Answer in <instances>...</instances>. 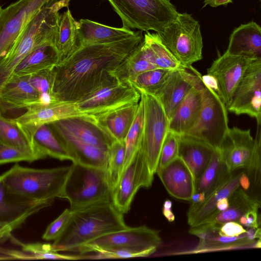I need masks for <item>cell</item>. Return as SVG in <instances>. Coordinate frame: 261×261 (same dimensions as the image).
<instances>
[{"mask_svg": "<svg viewBox=\"0 0 261 261\" xmlns=\"http://www.w3.org/2000/svg\"><path fill=\"white\" fill-rule=\"evenodd\" d=\"M138 30L123 39L80 46L55 67L54 93L59 101L76 102L100 87L117 81L110 72L143 41Z\"/></svg>", "mask_w": 261, "mask_h": 261, "instance_id": "1", "label": "cell"}, {"mask_svg": "<svg viewBox=\"0 0 261 261\" xmlns=\"http://www.w3.org/2000/svg\"><path fill=\"white\" fill-rule=\"evenodd\" d=\"M72 212L65 230L52 244L55 251L76 252L99 237L128 227L123 214L113 201L93 204Z\"/></svg>", "mask_w": 261, "mask_h": 261, "instance_id": "2", "label": "cell"}, {"mask_svg": "<svg viewBox=\"0 0 261 261\" xmlns=\"http://www.w3.org/2000/svg\"><path fill=\"white\" fill-rule=\"evenodd\" d=\"M69 0H58L46 7L27 25L0 61V85L11 76L18 64L35 50L56 44L60 10L68 8Z\"/></svg>", "mask_w": 261, "mask_h": 261, "instance_id": "3", "label": "cell"}, {"mask_svg": "<svg viewBox=\"0 0 261 261\" xmlns=\"http://www.w3.org/2000/svg\"><path fill=\"white\" fill-rule=\"evenodd\" d=\"M71 165L48 169L24 167L18 164L2 174L0 182L7 192L32 201L59 198Z\"/></svg>", "mask_w": 261, "mask_h": 261, "instance_id": "4", "label": "cell"}, {"mask_svg": "<svg viewBox=\"0 0 261 261\" xmlns=\"http://www.w3.org/2000/svg\"><path fill=\"white\" fill-rule=\"evenodd\" d=\"M112 195L106 169L72 163L59 198L68 200L69 208L74 211L93 204L113 201Z\"/></svg>", "mask_w": 261, "mask_h": 261, "instance_id": "5", "label": "cell"}, {"mask_svg": "<svg viewBox=\"0 0 261 261\" xmlns=\"http://www.w3.org/2000/svg\"><path fill=\"white\" fill-rule=\"evenodd\" d=\"M121 19L123 27L155 32L178 14L171 0H107Z\"/></svg>", "mask_w": 261, "mask_h": 261, "instance_id": "6", "label": "cell"}, {"mask_svg": "<svg viewBox=\"0 0 261 261\" xmlns=\"http://www.w3.org/2000/svg\"><path fill=\"white\" fill-rule=\"evenodd\" d=\"M156 33L181 66L190 67L202 59L200 26L191 14L179 13L174 20Z\"/></svg>", "mask_w": 261, "mask_h": 261, "instance_id": "7", "label": "cell"}, {"mask_svg": "<svg viewBox=\"0 0 261 261\" xmlns=\"http://www.w3.org/2000/svg\"><path fill=\"white\" fill-rule=\"evenodd\" d=\"M138 91L144 104L143 132L140 149L151 174L154 175L169 131V119L156 96L143 90Z\"/></svg>", "mask_w": 261, "mask_h": 261, "instance_id": "8", "label": "cell"}, {"mask_svg": "<svg viewBox=\"0 0 261 261\" xmlns=\"http://www.w3.org/2000/svg\"><path fill=\"white\" fill-rule=\"evenodd\" d=\"M202 107L194 125L185 134L200 139L214 149H219L228 129L227 107L218 94L205 86H200Z\"/></svg>", "mask_w": 261, "mask_h": 261, "instance_id": "9", "label": "cell"}, {"mask_svg": "<svg viewBox=\"0 0 261 261\" xmlns=\"http://www.w3.org/2000/svg\"><path fill=\"white\" fill-rule=\"evenodd\" d=\"M58 0H18L0 8V56H5L27 25Z\"/></svg>", "mask_w": 261, "mask_h": 261, "instance_id": "10", "label": "cell"}, {"mask_svg": "<svg viewBox=\"0 0 261 261\" xmlns=\"http://www.w3.org/2000/svg\"><path fill=\"white\" fill-rule=\"evenodd\" d=\"M140 92L128 82L115 81L103 86L76 102L80 110L94 118L110 111L139 102Z\"/></svg>", "mask_w": 261, "mask_h": 261, "instance_id": "11", "label": "cell"}, {"mask_svg": "<svg viewBox=\"0 0 261 261\" xmlns=\"http://www.w3.org/2000/svg\"><path fill=\"white\" fill-rule=\"evenodd\" d=\"M153 179V175L151 174L140 148L124 169L113 192V204L120 212L127 213L139 189L150 187Z\"/></svg>", "mask_w": 261, "mask_h": 261, "instance_id": "12", "label": "cell"}, {"mask_svg": "<svg viewBox=\"0 0 261 261\" xmlns=\"http://www.w3.org/2000/svg\"><path fill=\"white\" fill-rule=\"evenodd\" d=\"M53 200L32 201L7 192L0 182V241L4 243L12 236L31 215L50 206Z\"/></svg>", "mask_w": 261, "mask_h": 261, "instance_id": "13", "label": "cell"}, {"mask_svg": "<svg viewBox=\"0 0 261 261\" xmlns=\"http://www.w3.org/2000/svg\"><path fill=\"white\" fill-rule=\"evenodd\" d=\"M202 75L192 66L172 70L163 83L152 93L162 103L169 120L193 88L202 82Z\"/></svg>", "mask_w": 261, "mask_h": 261, "instance_id": "14", "label": "cell"}, {"mask_svg": "<svg viewBox=\"0 0 261 261\" xmlns=\"http://www.w3.org/2000/svg\"><path fill=\"white\" fill-rule=\"evenodd\" d=\"M21 116L11 119L32 142L33 136L42 125L69 117L88 116L79 109L76 102L57 101L46 104L36 103L27 109Z\"/></svg>", "mask_w": 261, "mask_h": 261, "instance_id": "15", "label": "cell"}, {"mask_svg": "<svg viewBox=\"0 0 261 261\" xmlns=\"http://www.w3.org/2000/svg\"><path fill=\"white\" fill-rule=\"evenodd\" d=\"M162 241L158 230L145 225L130 227L108 233L99 237L80 247L76 252L81 254L92 252L98 248L129 247L148 248L158 247Z\"/></svg>", "mask_w": 261, "mask_h": 261, "instance_id": "16", "label": "cell"}, {"mask_svg": "<svg viewBox=\"0 0 261 261\" xmlns=\"http://www.w3.org/2000/svg\"><path fill=\"white\" fill-rule=\"evenodd\" d=\"M253 60L225 51L214 60L207 73L217 80L219 94L227 109L249 64Z\"/></svg>", "mask_w": 261, "mask_h": 261, "instance_id": "17", "label": "cell"}, {"mask_svg": "<svg viewBox=\"0 0 261 261\" xmlns=\"http://www.w3.org/2000/svg\"><path fill=\"white\" fill-rule=\"evenodd\" d=\"M227 109L255 118L261 113V59L249 64Z\"/></svg>", "mask_w": 261, "mask_h": 261, "instance_id": "18", "label": "cell"}, {"mask_svg": "<svg viewBox=\"0 0 261 261\" xmlns=\"http://www.w3.org/2000/svg\"><path fill=\"white\" fill-rule=\"evenodd\" d=\"M48 124L53 128L108 150L115 140L103 125L89 116L69 117Z\"/></svg>", "mask_w": 261, "mask_h": 261, "instance_id": "19", "label": "cell"}, {"mask_svg": "<svg viewBox=\"0 0 261 261\" xmlns=\"http://www.w3.org/2000/svg\"><path fill=\"white\" fill-rule=\"evenodd\" d=\"M254 138L250 129L229 128L219 151L222 161L230 172L246 168L253 152Z\"/></svg>", "mask_w": 261, "mask_h": 261, "instance_id": "20", "label": "cell"}, {"mask_svg": "<svg viewBox=\"0 0 261 261\" xmlns=\"http://www.w3.org/2000/svg\"><path fill=\"white\" fill-rule=\"evenodd\" d=\"M220 226L212 222L191 227L189 233L199 239L195 249L189 253H199L230 249L255 248L257 242L248 239L246 232L236 237L223 236L219 234Z\"/></svg>", "mask_w": 261, "mask_h": 261, "instance_id": "21", "label": "cell"}, {"mask_svg": "<svg viewBox=\"0 0 261 261\" xmlns=\"http://www.w3.org/2000/svg\"><path fill=\"white\" fill-rule=\"evenodd\" d=\"M165 189L172 197L190 201L195 191L193 175L179 156L156 172Z\"/></svg>", "mask_w": 261, "mask_h": 261, "instance_id": "22", "label": "cell"}, {"mask_svg": "<svg viewBox=\"0 0 261 261\" xmlns=\"http://www.w3.org/2000/svg\"><path fill=\"white\" fill-rule=\"evenodd\" d=\"M40 95L31 84L29 75H11L0 85L1 111L27 109L39 103Z\"/></svg>", "mask_w": 261, "mask_h": 261, "instance_id": "23", "label": "cell"}, {"mask_svg": "<svg viewBox=\"0 0 261 261\" xmlns=\"http://www.w3.org/2000/svg\"><path fill=\"white\" fill-rule=\"evenodd\" d=\"M244 169L232 172L229 179L222 186L208 196L202 202L190 205L187 214L188 223L191 227H196L211 220L219 211L217 202L228 198L240 187V178Z\"/></svg>", "mask_w": 261, "mask_h": 261, "instance_id": "24", "label": "cell"}, {"mask_svg": "<svg viewBox=\"0 0 261 261\" xmlns=\"http://www.w3.org/2000/svg\"><path fill=\"white\" fill-rule=\"evenodd\" d=\"M51 128L64 144L72 158V163L106 169L109 150L89 144L70 135Z\"/></svg>", "mask_w": 261, "mask_h": 261, "instance_id": "25", "label": "cell"}, {"mask_svg": "<svg viewBox=\"0 0 261 261\" xmlns=\"http://www.w3.org/2000/svg\"><path fill=\"white\" fill-rule=\"evenodd\" d=\"M215 150L200 139L186 134L179 135L178 156L191 171L195 185L208 165Z\"/></svg>", "mask_w": 261, "mask_h": 261, "instance_id": "26", "label": "cell"}, {"mask_svg": "<svg viewBox=\"0 0 261 261\" xmlns=\"http://www.w3.org/2000/svg\"><path fill=\"white\" fill-rule=\"evenodd\" d=\"M226 51L253 60L261 59V27L251 21L236 28Z\"/></svg>", "mask_w": 261, "mask_h": 261, "instance_id": "27", "label": "cell"}, {"mask_svg": "<svg viewBox=\"0 0 261 261\" xmlns=\"http://www.w3.org/2000/svg\"><path fill=\"white\" fill-rule=\"evenodd\" d=\"M135 32L123 27H109L88 19L79 20L80 46L119 41L133 35Z\"/></svg>", "mask_w": 261, "mask_h": 261, "instance_id": "28", "label": "cell"}, {"mask_svg": "<svg viewBox=\"0 0 261 261\" xmlns=\"http://www.w3.org/2000/svg\"><path fill=\"white\" fill-rule=\"evenodd\" d=\"M201 83L191 89L179 105L169 121V130L180 135L186 134L194 125L202 107Z\"/></svg>", "mask_w": 261, "mask_h": 261, "instance_id": "29", "label": "cell"}, {"mask_svg": "<svg viewBox=\"0 0 261 261\" xmlns=\"http://www.w3.org/2000/svg\"><path fill=\"white\" fill-rule=\"evenodd\" d=\"M10 240L14 243L20 245L22 250H13L1 248L0 260H36V259H59L77 260V255H70L60 254L55 251L52 244L39 243L23 244L12 236Z\"/></svg>", "mask_w": 261, "mask_h": 261, "instance_id": "30", "label": "cell"}, {"mask_svg": "<svg viewBox=\"0 0 261 261\" xmlns=\"http://www.w3.org/2000/svg\"><path fill=\"white\" fill-rule=\"evenodd\" d=\"M139 102L118 108L96 119L115 140L125 141L126 136L136 117Z\"/></svg>", "mask_w": 261, "mask_h": 261, "instance_id": "31", "label": "cell"}, {"mask_svg": "<svg viewBox=\"0 0 261 261\" xmlns=\"http://www.w3.org/2000/svg\"><path fill=\"white\" fill-rule=\"evenodd\" d=\"M60 63V59L56 46L45 45L26 56L16 67L11 75H30L55 67Z\"/></svg>", "mask_w": 261, "mask_h": 261, "instance_id": "32", "label": "cell"}, {"mask_svg": "<svg viewBox=\"0 0 261 261\" xmlns=\"http://www.w3.org/2000/svg\"><path fill=\"white\" fill-rule=\"evenodd\" d=\"M232 172L228 170L223 163L219 149L215 150L208 165L196 183L195 193H204L205 199L227 181Z\"/></svg>", "mask_w": 261, "mask_h": 261, "instance_id": "33", "label": "cell"}, {"mask_svg": "<svg viewBox=\"0 0 261 261\" xmlns=\"http://www.w3.org/2000/svg\"><path fill=\"white\" fill-rule=\"evenodd\" d=\"M155 68L149 59L143 40L110 74L119 82H129L141 73Z\"/></svg>", "mask_w": 261, "mask_h": 261, "instance_id": "34", "label": "cell"}, {"mask_svg": "<svg viewBox=\"0 0 261 261\" xmlns=\"http://www.w3.org/2000/svg\"><path fill=\"white\" fill-rule=\"evenodd\" d=\"M55 46L60 63L80 47L79 21L74 18L68 8L60 14Z\"/></svg>", "mask_w": 261, "mask_h": 261, "instance_id": "35", "label": "cell"}, {"mask_svg": "<svg viewBox=\"0 0 261 261\" xmlns=\"http://www.w3.org/2000/svg\"><path fill=\"white\" fill-rule=\"evenodd\" d=\"M32 142L36 150L43 158L49 156L61 161H72V158L64 144L48 124H43L37 129Z\"/></svg>", "mask_w": 261, "mask_h": 261, "instance_id": "36", "label": "cell"}, {"mask_svg": "<svg viewBox=\"0 0 261 261\" xmlns=\"http://www.w3.org/2000/svg\"><path fill=\"white\" fill-rule=\"evenodd\" d=\"M228 199L229 203L228 207L225 211L218 213L207 222H212L217 226H221L227 222H238L241 216L249 210L259 208L257 204L240 186Z\"/></svg>", "mask_w": 261, "mask_h": 261, "instance_id": "37", "label": "cell"}, {"mask_svg": "<svg viewBox=\"0 0 261 261\" xmlns=\"http://www.w3.org/2000/svg\"><path fill=\"white\" fill-rule=\"evenodd\" d=\"M255 119L257 126L253 152L245 169L250 182V188L246 193L261 210V113Z\"/></svg>", "mask_w": 261, "mask_h": 261, "instance_id": "38", "label": "cell"}, {"mask_svg": "<svg viewBox=\"0 0 261 261\" xmlns=\"http://www.w3.org/2000/svg\"><path fill=\"white\" fill-rule=\"evenodd\" d=\"M144 41L149 59L156 68L174 70L181 66L162 43L156 32H146L144 34Z\"/></svg>", "mask_w": 261, "mask_h": 261, "instance_id": "39", "label": "cell"}, {"mask_svg": "<svg viewBox=\"0 0 261 261\" xmlns=\"http://www.w3.org/2000/svg\"><path fill=\"white\" fill-rule=\"evenodd\" d=\"M0 143L35 154L39 160L44 159L21 128L11 119L0 117Z\"/></svg>", "mask_w": 261, "mask_h": 261, "instance_id": "40", "label": "cell"}, {"mask_svg": "<svg viewBox=\"0 0 261 261\" xmlns=\"http://www.w3.org/2000/svg\"><path fill=\"white\" fill-rule=\"evenodd\" d=\"M157 247L129 248V247H107L98 248L93 249L90 255H78L80 259L126 258L149 256L156 251Z\"/></svg>", "mask_w": 261, "mask_h": 261, "instance_id": "41", "label": "cell"}, {"mask_svg": "<svg viewBox=\"0 0 261 261\" xmlns=\"http://www.w3.org/2000/svg\"><path fill=\"white\" fill-rule=\"evenodd\" d=\"M125 152V141L117 140L113 142L109 151L106 173L112 194L119 182L123 170Z\"/></svg>", "mask_w": 261, "mask_h": 261, "instance_id": "42", "label": "cell"}, {"mask_svg": "<svg viewBox=\"0 0 261 261\" xmlns=\"http://www.w3.org/2000/svg\"><path fill=\"white\" fill-rule=\"evenodd\" d=\"M143 123L144 104L141 98L136 117L125 139L126 152L123 170L141 147Z\"/></svg>", "mask_w": 261, "mask_h": 261, "instance_id": "43", "label": "cell"}, {"mask_svg": "<svg viewBox=\"0 0 261 261\" xmlns=\"http://www.w3.org/2000/svg\"><path fill=\"white\" fill-rule=\"evenodd\" d=\"M55 67L46 69L29 75L30 83L40 95L39 102L40 103L46 104L59 101L54 93Z\"/></svg>", "mask_w": 261, "mask_h": 261, "instance_id": "44", "label": "cell"}, {"mask_svg": "<svg viewBox=\"0 0 261 261\" xmlns=\"http://www.w3.org/2000/svg\"><path fill=\"white\" fill-rule=\"evenodd\" d=\"M171 70L161 68L147 70L129 82L138 90L152 93L163 83Z\"/></svg>", "mask_w": 261, "mask_h": 261, "instance_id": "45", "label": "cell"}, {"mask_svg": "<svg viewBox=\"0 0 261 261\" xmlns=\"http://www.w3.org/2000/svg\"><path fill=\"white\" fill-rule=\"evenodd\" d=\"M179 135L168 131L164 140L158 169H161L178 157Z\"/></svg>", "mask_w": 261, "mask_h": 261, "instance_id": "46", "label": "cell"}, {"mask_svg": "<svg viewBox=\"0 0 261 261\" xmlns=\"http://www.w3.org/2000/svg\"><path fill=\"white\" fill-rule=\"evenodd\" d=\"M39 160L35 154L31 153L0 143V164L26 161L32 163Z\"/></svg>", "mask_w": 261, "mask_h": 261, "instance_id": "47", "label": "cell"}, {"mask_svg": "<svg viewBox=\"0 0 261 261\" xmlns=\"http://www.w3.org/2000/svg\"><path fill=\"white\" fill-rule=\"evenodd\" d=\"M72 211L66 208L47 227L42 236L46 241L56 240L63 233L72 216Z\"/></svg>", "mask_w": 261, "mask_h": 261, "instance_id": "48", "label": "cell"}, {"mask_svg": "<svg viewBox=\"0 0 261 261\" xmlns=\"http://www.w3.org/2000/svg\"><path fill=\"white\" fill-rule=\"evenodd\" d=\"M242 225L237 221H229L222 224L219 228V233L220 235L226 237L239 236L245 232Z\"/></svg>", "mask_w": 261, "mask_h": 261, "instance_id": "49", "label": "cell"}, {"mask_svg": "<svg viewBox=\"0 0 261 261\" xmlns=\"http://www.w3.org/2000/svg\"><path fill=\"white\" fill-rule=\"evenodd\" d=\"M258 208H254L249 210L246 214L245 216L247 220V223L245 225L246 227H253L257 228L259 226V221L258 216Z\"/></svg>", "mask_w": 261, "mask_h": 261, "instance_id": "50", "label": "cell"}, {"mask_svg": "<svg viewBox=\"0 0 261 261\" xmlns=\"http://www.w3.org/2000/svg\"><path fill=\"white\" fill-rule=\"evenodd\" d=\"M203 84L207 87L210 88L218 94H219V87L216 79L212 75L208 74L201 76Z\"/></svg>", "mask_w": 261, "mask_h": 261, "instance_id": "51", "label": "cell"}, {"mask_svg": "<svg viewBox=\"0 0 261 261\" xmlns=\"http://www.w3.org/2000/svg\"><path fill=\"white\" fill-rule=\"evenodd\" d=\"M172 203L169 200H166L163 204V213L166 218L169 222H173L175 219V217L172 212Z\"/></svg>", "mask_w": 261, "mask_h": 261, "instance_id": "52", "label": "cell"}, {"mask_svg": "<svg viewBox=\"0 0 261 261\" xmlns=\"http://www.w3.org/2000/svg\"><path fill=\"white\" fill-rule=\"evenodd\" d=\"M245 169L241 175L239 182L240 187L247 192L250 188V182Z\"/></svg>", "mask_w": 261, "mask_h": 261, "instance_id": "53", "label": "cell"}, {"mask_svg": "<svg viewBox=\"0 0 261 261\" xmlns=\"http://www.w3.org/2000/svg\"><path fill=\"white\" fill-rule=\"evenodd\" d=\"M232 3V0H203V7L209 5L212 7H217L219 6H226Z\"/></svg>", "mask_w": 261, "mask_h": 261, "instance_id": "54", "label": "cell"}, {"mask_svg": "<svg viewBox=\"0 0 261 261\" xmlns=\"http://www.w3.org/2000/svg\"><path fill=\"white\" fill-rule=\"evenodd\" d=\"M229 204V203L228 198H224L217 202L216 207L219 211H223L228 207Z\"/></svg>", "mask_w": 261, "mask_h": 261, "instance_id": "55", "label": "cell"}, {"mask_svg": "<svg viewBox=\"0 0 261 261\" xmlns=\"http://www.w3.org/2000/svg\"><path fill=\"white\" fill-rule=\"evenodd\" d=\"M261 2V0H259Z\"/></svg>", "mask_w": 261, "mask_h": 261, "instance_id": "56", "label": "cell"}]
</instances>
